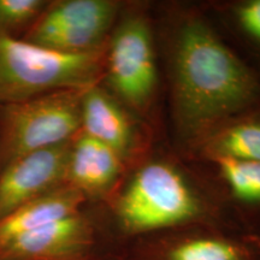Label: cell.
<instances>
[{
  "label": "cell",
  "instance_id": "obj_1",
  "mask_svg": "<svg viewBox=\"0 0 260 260\" xmlns=\"http://www.w3.org/2000/svg\"><path fill=\"white\" fill-rule=\"evenodd\" d=\"M161 24L172 122L190 151L220 123L260 107V73L195 8L171 6Z\"/></svg>",
  "mask_w": 260,
  "mask_h": 260
},
{
  "label": "cell",
  "instance_id": "obj_2",
  "mask_svg": "<svg viewBox=\"0 0 260 260\" xmlns=\"http://www.w3.org/2000/svg\"><path fill=\"white\" fill-rule=\"evenodd\" d=\"M103 206L110 233L121 247L139 237L193 225L245 233L216 198L167 159L140 162Z\"/></svg>",
  "mask_w": 260,
  "mask_h": 260
},
{
  "label": "cell",
  "instance_id": "obj_3",
  "mask_svg": "<svg viewBox=\"0 0 260 260\" xmlns=\"http://www.w3.org/2000/svg\"><path fill=\"white\" fill-rule=\"evenodd\" d=\"M135 116H146L159 87L157 39L147 5L125 3L105 48L102 82Z\"/></svg>",
  "mask_w": 260,
  "mask_h": 260
},
{
  "label": "cell",
  "instance_id": "obj_4",
  "mask_svg": "<svg viewBox=\"0 0 260 260\" xmlns=\"http://www.w3.org/2000/svg\"><path fill=\"white\" fill-rule=\"evenodd\" d=\"M105 48L86 54H65L22 39L0 37V105L100 83Z\"/></svg>",
  "mask_w": 260,
  "mask_h": 260
},
{
  "label": "cell",
  "instance_id": "obj_5",
  "mask_svg": "<svg viewBox=\"0 0 260 260\" xmlns=\"http://www.w3.org/2000/svg\"><path fill=\"white\" fill-rule=\"evenodd\" d=\"M83 89H61L0 105V172L24 155L67 144L81 130Z\"/></svg>",
  "mask_w": 260,
  "mask_h": 260
},
{
  "label": "cell",
  "instance_id": "obj_6",
  "mask_svg": "<svg viewBox=\"0 0 260 260\" xmlns=\"http://www.w3.org/2000/svg\"><path fill=\"white\" fill-rule=\"evenodd\" d=\"M124 4L119 0H48L22 40L65 54L103 50Z\"/></svg>",
  "mask_w": 260,
  "mask_h": 260
},
{
  "label": "cell",
  "instance_id": "obj_7",
  "mask_svg": "<svg viewBox=\"0 0 260 260\" xmlns=\"http://www.w3.org/2000/svg\"><path fill=\"white\" fill-rule=\"evenodd\" d=\"M115 247L104 210L86 206L17 237L0 249V260H79Z\"/></svg>",
  "mask_w": 260,
  "mask_h": 260
},
{
  "label": "cell",
  "instance_id": "obj_8",
  "mask_svg": "<svg viewBox=\"0 0 260 260\" xmlns=\"http://www.w3.org/2000/svg\"><path fill=\"white\" fill-rule=\"evenodd\" d=\"M126 260H260L252 235L193 225L151 234L122 246Z\"/></svg>",
  "mask_w": 260,
  "mask_h": 260
},
{
  "label": "cell",
  "instance_id": "obj_9",
  "mask_svg": "<svg viewBox=\"0 0 260 260\" xmlns=\"http://www.w3.org/2000/svg\"><path fill=\"white\" fill-rule=\"evenodd\" d=\"M80 132L115 151L126 165L138 159L144 151V134L135 115L102 83L83 89Z\"/></svg>",
  "mask_w": 260,
  "mask_h": 260
},
{
  "label": "cell",
  "instance_id": "obj_10",
  "mask_svg": "<svg viewBox=\"0 0 260 260\" xmlns=\"http://www.w3.org/2000/svg\"><path fill=\"white\" fill-rule=\"evenodd\" d=\"M71 141L16 159L0 172V219L29 201L65 186Z\"/></svg>",
  "mask_w": 260,
  "mask_h": 260
},
{
  "label": "cell",
  "instance_id": "obj_11",
  "mask_svg": "<svg viewBox=\"0 0 260 260\" xmlns=\"http://www.w3.org/2000/svg\"><path fill=\"white\" fill-rule=\"evenodd\" d=\"M126 168L115 151L80 132L70 144L65 184L80 191L88 204L104 205L121 186Z\"/></svg>",
  "mask_w": 260,
  "mask_h": 260
},
{
  "label": "cell",
  "instance_id": "obj_12",
  "mask_svg": "<svg viewBox=\"0 0 260 260\" xmlns=\"http://www.w3.org/2000/svg\"><path fill=\"white\" fill-rule=\"evenodd\" d=\"M190 152L207 161L219 158L260 161V107L220 123Z\"/></svg>",
  "mask_w": 260,
  "mask_h": 260
},
{
  "label": "cell",
  "instance_id": "obj_13",
  "mask_svg": "<svg viewBox=\"0 0 260 260\" xmlns=\"http://www.w3.org/2000/svg\"><path fill=\"white\" fill-rule=\"evenodd\" d=\"M88 205L80 191L67 184L29 201L0 219V249L17 237L71 216Z\"/></svg>",
  "mask_w": 260,
  "mask_h": 260
},
{
  "label": "cell",
  "instance_id": "obj_14",
  "mask_svg": "<svg viewBox=\"0 0 260 260\" xmlns=\"http://www.w3.org/2000/svg\"><path fill=\"white\" fill-rule=\"evenodd\" d=\"M210 162L217 168L230 199L239 206L243 230L253 235L252 219L260 214V161L219 158Z\"/></svg>",
  "mask_w": 260,
  "mask_h": 260
},
{
  "label": "cell",
  "instance_id": "obj_15",
  "mask_svg": "<svg viewBox=\"0 0 260 260\" xmlns=\"http://www.w3.org/2000/svg\"><path fill=\"white\" fill-rule=\"evenodd\" d=\"M226 22L260 73V0H234L222 5Z\"/></svg>",
  "mask_w": 260,
  "mask_h": 260
},
{
  "label": "cell",
  "instance_id": "obj_16",
  "mask_svg": "<svg viewBox=\"0 0 260 260\" xmlns=\"http://www.w3.org/2000/svg\"><path fill=\"white\" fill-rule=\"evenodd\" d=\"M47 4L48 0H0V37L23 38Z\"/></svg>",
  "mask_w": 260,
  "mask_h": 260
},
{
  "label": "cell",
  "instance_id": "obj_17",
  "mask_svg": "<svg viewBox=\"0 0 260 260\" xmlns=\"http://www.w3.org/2000/svg\"><path fill=\"white\" fill-rule=\"evenodd\" d=\"M79 260H126V258L124 253L122 251V248L115 247V248L105 249V251L96 253V254L88 256V258L79 259Z\"/></svg>",
  "mask_w": 260,
  "mask_h": 260
},
{
  "label": "cell",
  "instance_id": "obj_18",
  "mask_svg": "<svg viewBox=\"0 0 260 260\" xmlns=\"http://www.w3.org/2000/svg\"><path fill=\"white\" fill-rule=\"evenodd\" d=\"M252 239H253V241H254L255 246L258 247V249L260 251V229L255 234H253Z\"/></svg>",
  "mask_w": 260,
  "mask_h": 260
}]
</instances>
